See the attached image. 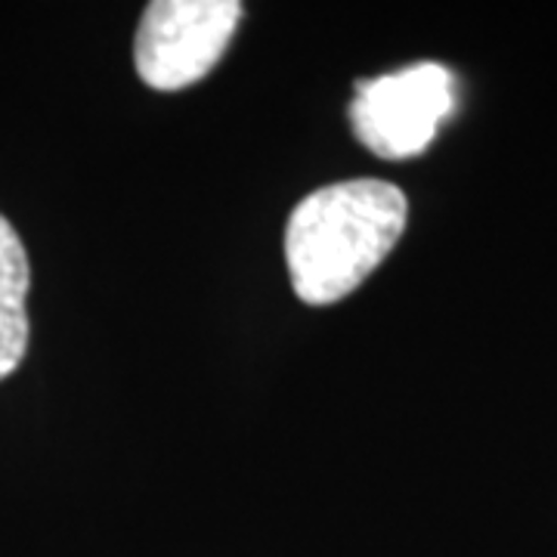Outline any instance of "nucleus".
Instances as JSON below:
<instances>
[{"instance_id": "1", "label": "nucleus", "mask_w": 557, "mask_h": 557, "mask_svg": "<svg viewBox=\"0 0 557 557\" xmlns=\"http://www.w3.org/2000/svg\"><path fill=\"white\" fill-rule=\"evenodd\" d=\"M409 201L387 180H344L310 193L285 226L292 288L325 307L354 295L406 230Z\"/></svg>"}, {"instance_id": "2", "label": "nucleus", "mask_w": 557, "mask_h": 557, "mask_svg": "<svg viewBox=\"0 0 557 557\" xmlns=\"http://www.w3.org/2000/svg\"><path fill=\"white\" fill-rule=\"evenodd\" d=\"M456 109V75L440 62H418L359 81L350 102L357 139L379 159L421 156Z\"/></svg>"}, {"instance_id": "3", "label": "nucleus", "mask_w": 557, "mask_h": 557, "mask_svg": "<svg viewBox=\"0 0 557 557\" xmlns=\"http://www.w3.org/2000/svg\"><path fill=\"white\" fill-rule=\"evenodd\" d=\"M239 0H156L134 40L137 75L152 90H183L201 81L236 38Z\"/></svg>"}, {"instance_id": "4", "label": "nucleus", "mask_w": 557, "mask_h": 557, "mask_svg": "<svg viewBox=\"0 0 557 557\" xmlns=\"http://www.w3.org/2000/svg\"><path fill=\"white\" fill-rule=\"evenodd\" d=\"M32 267L13 223L0 214V381L10 379L28 350Z\"/></svg>"}]
</instances>
